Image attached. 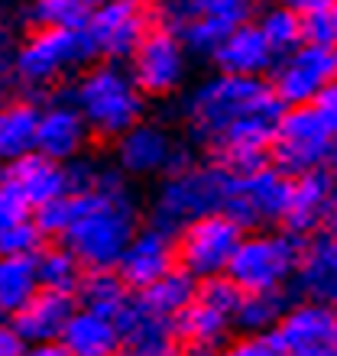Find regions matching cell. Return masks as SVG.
I'll return each mask as SVG.
<instances>
[{"label": "cell", "mask_w": 337, "mask_h": 356, "mask_svg": "<svg viewBox=\"0 0 337 356\" xmlns=\"http://www.w3.org/2000/svg\"><path fill=\"white\" fill-rule=\"evenodd\" d=\"M175 356H198V353H185V350H182V353H175Z\"/></svg>", "instance_id": "cell-47"}, {"label": "cell", "mask_w": 337, "mask_h": 356, "mask_svg": "<svg viewBox=\"0 0 337 356\" xmlns=\"http://www.w3.org/2000/svg\"><path fill=\"white\" fill-rule=\"evenodd\" d=\"M272 337L285 356H337V305L295 298Z\"/></svg>", "instance_id": "cell-15"}, {"label": "cell", "mask_w": 337, "mask_h": 356, "mask_svg": "<svg viewBox=\"0 0 337 356\" xmlns=\"http://www.w3.org/2000/svg\"><path fill=\"white\" fill-rule=\"evenodd\" d=\"M88 13L81 0H29L23 10L29 29H81Z\"/></svg>", "instance_id": "cell-34"}, {"label": "cell", "mask_w": 337, "mask_h": 356, "mask_svg": "<svg viewBox=\"0 0 337 356\" xmlns=\"http://www.w3.org/2000/svg\"><path fill=\"white\" fill-rule=\"evenodd\" d=\"M58 343L68 356H120V324L97 311L75 308Z\"/></svg>", "instance_id": "cell-24"}, {"label": "cell", "mask_w": 337, "mask_h": 356, "mask_svg": "<svg viewBox=\"0 0 337 356\" xmlns=\"http://www.w3.org/2000/svg\"><path fill=\"white\" fill-rule=\"evenodd\" d=\"M13 39H10V33H7V26L0 23V101H7V97H13Z\"/></svg>", "instance_id": "cell-39"}, {"label": "cell", "mask_w": 337, "mask_h": 356, "mask_svg": "<svg viewBox=\"0 0 337 356\" xmlns=\"http://www.w3.org/2000/svg\"><path fill=\"white\" fill-rule=\"evenodd\" d=\"M214 356H285L272 334H237Z\"/></svg>", "instance_id": "cell-37"}, {"label": "cell", "mask_w": 337, "mask_h": 356, "mask_svg": "<svg viewBox=\"0 0 337 356\" xmlns=\"http://www.w3.org/2000/svg\"><path fill=\"white\" fill-rule=\"evenodd\" d=\"M156 23V3L152 0H111L104 7H94L84 19V39L97 62H120L133 56L146 29Z\"/></svg>", "instance_id": "cell-10"}, {"label": "cell", "mask_w": 337, "mask_h": 356, "mask_svg": "<svg viewBox=\"0 0 337 356\" xmlns=\"http://www.w3.org/2000/svg\"><path fill=\"white\" fill-rule=\"evenodd\" d=\"M292 289L299 291V298L337 305V236L321 230V234L301 240Z\"/></svg>", "instance_id": "cell-21"}, {"label": "cell", "mask_w": 337, "mask_h": 356, "mask_svg": "<svg viewBox=\"0 0 337 356\" xmlns=\"http://www.w3.org/2000/svg\"><path fill=\"white\" fill-rule=\"evenodd\" d=\"M292 298L285 291H244L234 311L237 334H272L285 318Z\"/></svg>", "instance_id": "cell-29"}, {"label": "cell", "mask_w": 337, "mask_h": 356, "mask_svg": "<svg viewBox=\"0 0 337 356\" xmlns=\"http://www.w3.org/2000/svg\"><path fill=\"white\" fill-rule=\"evenodd\" d=\"M91 65L81 29H29L13 46V81L26 91H52Z\"/></svg>", "instance_id": "cell-5"}, {"label": "cell", "mask_w": 337, "mask_h": 356, "mask_svg": "<svg viewBox=\"0 0 337 356\" xmlns=\"http://www.w3.org/2000/svg\"><path fill=\"white\" fill-rule=\"evenodd\" d=\"M68 101L84 117L91 140L117 143L127 130L146 120V97L120 62H91L75 78Z\"/></svg>", "instance_id": "cell-3"}, {"label": "cell", "mask_w": 337, "mask_h": 356, "mask_svg": "<svg viewBox=\"0 0 337 356\" xmlns=\"http://www.w3.org/2000/svg\"><path fill=\"white\" fill-rule=\"evenodd\" d=\"M19 356H68V353L58 340H52V343H26Z\"/></svg>", "instance_id": "cell-42"}, {"label": "cell", "mask_w": 337, "mask_h": 356, "mask_svg": "<svg viewBox=\"0 0 337 356\" xmlns=\"http://www.w3.org/2000/svg\"><path fill=\"white\" fill-rule=\"evenodd\" d=\"M36 291V256H0V321L17 318Z\"/></svg>", "instance_id": "cell-28"}, {"label": "cell", "mask_w": 337, "mask_h": 356, "mask_svg": "<svg viewBox=\"0 0 337 356\" xmlns=\"http://www.w3.org/2000/svg\"><path fill=\"white\" fill-rule=\"evenodd\" d=\"M276 52L266 46V39L260 36V29L253 23L237 26L221 46L211 52V65L217 75H230V78H262L269 75Z\"/></svg>", "instance_id": "cell-22"}, {"label": "cell", "mask_w": 337, "mask_h": 356, "mask_svg": "<svg viewBox=\"0 0 337 356\" xmlns=\"http://www.w3.org/2000/svg\"><path fill=\"white\" fill-rule=\"evenodd\" d=\"M175 236L159 230V227L152 224H143L136 230L127 250L120 253L113 272L123 279V285L133 291V295H140L152 285V282H159L166 272L175 269Z\"/></svg>", "instance_id": "cell-17"}, {"label": "cell", "mask_w": 337, "mask_h": 356, "mask_svg": "<svg viewBox=\"0 0 337 356\" xmlns=\"http://www.w3.org/2000/svg\"><path fill=\"white\" fill-rule=\"evenodd\" d=\"M88 10H94V7H104V3H111V0H81Z\"/></svg>", "instance_id": "cell-45"}, {"label": "cell", "mask_w": 337, "mask_h": 356, "mask_svg": "<svg viewBox=\"0 0 337 356\" xmlns=\"http://www.w3.org/2000/svg\"><path fill=\"white\" fill-rule=\"evenodd\" d=\"M227 191H230V172L224 165H217L214 159H188L185 165L159 178L150 201V224L175 236L191 220H201L207 214H224Z\"/></svg>", "instance_id": "cell-4"}, {"label": "cell", "mask_w": 337, "mask_h": 356, "mask_svg": "<svg viewBox=\"0 0 337 356\" xmlns=\"http://www.w3.org/2000/svg\"><path fill=\"white\" fill-rule=\"evenodd\" d=\"M195 298L205 301V305H211V308H217V311H224L227 318L234 321V311H237V305H240V298H244V291L237 289L227 275H217V279L198 282V295H195Z\"/></svg>", "instance_id": "cell-36"}, {"label": "cell", "mask_w": 337, "mask_h": 356, "mask_svg": "<svg viewBox=\"0 0 337 356\" xmlns=\"http://www.w3.org/2000/svg\"><path fill=\"white\" fill-rule=\"evenodd\" d=\"M266 0H166L156 17L175 29L191 56L211 58L237 26L253 23Z\"/></svg>", "instance_id": "cell-7"}, {"label": "cell", "mask_w": 337, "mask_h": 356, "mask_svg": "<svg viewBox=\"0 0 337 356\" xmlns=\"http://www.w3.org/2000/svg\"><path fill=\"white\" fill-rule=\"evenodd\" d=\"M3 188L26 207L29 214H36L58 197L72 195V172L62 162L29 152L23 159H13L3 165Z\"/></svg>", "instance_id": "cell-16"}, {"label": "cell", "mask_w": 337, "mask_h": 356, "mask_svg": "<svg viewBox=\"0 0 337 356\" xmlns=\"http://www.w3.org/2000/svg\"><path fill=\"white\" fill-rule=\"evenodd\" d=\"M299 250L301 240L282 227L246 230L224 275L240 291H289L299 269Z\"/></svg>", "instance_id": "cell-6"}, {"label": "cell", "mask_w": 337, "mask_h": 356, "mask_svg": "<svg viewBox=\"0 0 337 356\" xmlns=\"http://www.w3.org/2000/svg\"><path fill=\"white\" fill-rule=\"evenodd\" d=\"M78 301L72 295H58V291H42L39 289L33 298L19 308V314L10 324L17 327L23 343H52L62 337L68 318L75 314Z\"/></svg>", "instance_id": "cell-23"}, {"label": "cell", "mask_w": 337, "mask_h": 356, "mask_svg": "<svg viewBox=\"0 0 337 356\" xmlns=\"http://www.w3.org/2000/svg\"><path fill=\"white\" fill-rule=\"evenodd\" d=\"M311 111L318 113L321 117V123H324V127H328L331 130V136H334L337 140V78L334 81H331V85H324L318 91V97H315V101L308 104Z\"/></svg>", "instance_id": "cell-38"}, {"label": "cell", "mask_w": 337, "mask_h": 356, "mask_svg": "<svg viewBox=\"0 0 337 356\" xmlns=\"http://www.w3.org/2000/svg\"><path fill=\"white\" fill-rule=\"evenodd\" d=\"M127 72L146 101H166L188 85L191 52L175 29L156 17V23L140 39V46L127 58Z\"/></svg>", "instance_id": "cell-8"}, {"label": "cell", "mask_w": 337, "mask_h": 356, "mask_svg": "<svg viewBox=\"0 0 337 356\" xmlns=\"http://www.w3.org/2000/svg\"><path fill=\"white\" fill-rule=\"evenodd\" d=\"M0 185H3V162H0Z\"/></svg>", "instance_id": "cell-46"}, {"label": "cell", "mask_w": 337, "mask_h": 356, "mask_svg": "<svg viewBox=\"0 0 337 356\" xmlns=\"http://www.w3.org/2000/svg\"><path fill=\"white\" fill-rule=\"evenodd\" d=\"M334 78H337L334 49L301 42L299 49H292V52H285V56L272 62L269 75H266V88L285 111V107H308L318 97L321 88L331 85Z\"/></svg>", "instance_id": "cell-14"}, {"label": "cell", "mask_w": 337, "mask_h": 356, "mask_svg": "<svg viewBox=\"0 0 337 356\" xmlns=\"http://www.w3.org/2000/svg\"><path fill=\"white\" fill-rule=\"evenodd\" d=\"M230 334H234V321L198 298L175 318V337L185 353H217L230 340Z\"/></svg>", "instance_id": "cell-25"}, {"label": "cell", "mask_w": 337, "mask_h": 356, "mask_svg": "<svg viewBox=\"0 0 337 356\" xmlns=\"http://www.w3.org/2000/svg\"><path fill=\"white\" fill-rule=\"evenodd\" d=\"M301 19V36L311 46L337 49V0H282Z\"/></svg>", "instance_id": "cell-33"}, {"label": "cell", "mask_w": 337, "mask_h": 356, "mask_svg": "<svg viewBox=\"0 0 337 356\" xmlns=\"http://www.w3.org/2000/svg\"><path fill=\"white\" fill-rule=\"evenodd\" d=\"M253 26L260 29V36L266 39V46L276 52V58L285 56V52H292V49H299L301 42H305L299 13H295L289 3H282V0L262 3L260 13L253 17Z\"/></svg>", "instance_id": "cell-30"}, {"label": "cell", "mask_w": 337, "mask_h": 356, "mask_svg": "<svg viewBox=\"0 0 337 356\" xmlns=\"http://www.w3.org/2000/svg\"><path fill=\"white\" fill-rule=\"evenodd\" d=\"M334 143L337 140L331 136V130L311 107H285L276 120V130H272L269 162L289 178L315 169H328Z\"/></svg>", "instance_id": "cell-9"}, {"label": "cell", "mask_w": 337, "mask_h": 356, "mask_svg": "<svg viewBox=\"0 0 337 356\" xmlns=\"http://www.w3.org/2000/svg\"><path fill=\"white\" fill-rule=\"evenodd\" d=\"M324 234L337 236V195H334V201H331V211H328V217H324Z\"/></svg>", "instance_id": "cell-43"}, {"label": "cell", "mask_w": 337, "mask_h": 356, "mask_svg": "<svg viewBox=\"0 0 337 356\" xmlns=\"http://www.w3.org/2000/svg\"><path fill=\"white\" fill-rule=\"evenodd\" d=\"M195 295H198V282L188 275L185 269H172V272H166L159 282H152L146 291H140L136 298L146 305L150 311H156V314H162V318H172L175 321L182 311L195 301Z\"/></svg>", "instance_id": "cell-31"}, {"label": "cell", "mask_w": 337, "mask_h": 356, "mask_svg": "<svg viewBox=\"0 0 337 356\" xmlns=\"http://www.w3.org/2000/svg\"><path fill=\"white\" fill-rule=\"evenodd\" d=\"M292 178L279 172L272 162L250 172H230L227 211L244 230H269L282 227L285 201H289Z\"/></svg>", "instance_id": "cell-13"}, {"label": "cell", "mask_w": 337, "mask_h": 356, "mask_svg": "<svg viewBox=\"0 0 337 356\" xmlns=\"http://www.w3.org/2000/svg\"><path fill=\"white\" fill-rule=\"evenodd\" d=\"M328 172L334 175V181H337V143H334V152H331V159H328Z\"/></svg>", "instance_id": "cell-44"}, {"label": "cell", "mask_w": 337, "mask_h": 356, "mask_svg": "<svg viewBox=\"0 0 337 356\" xmlns=\"http://www.w3.org/2000/svg\"><path fill=\"white\" fill-rule=\"evenodd\" d=\"M120 356H175L182 353L175 337V321L150 311L140 298L130 301V308L120 318Z\"/></svg>", "instance_id": "cell-20"}, {"label": "cell", "mask_w": 337, "mask_h": 356, "mask_svg": "<svg viewBox=\"0 0 337 356\" xmlns=\"http://www.w3.org/2000/svg\"><path fill=\"white\" fill-rule=\"evenodd\" d=\"M334 195H337V181L328 169H315V172H305V175H295L289 185L282 230L292 236H299V240H308V236L321 234Z\"/></svg>", "instance_id": "cell-19"}, {"label": "cell", "mask_w": 337, "mask_h": 356, "mask_svg": "<svg viewBox=\"0 0 337 356\" xmlns=\"http://www.w3.org/2000/svg\"><path fill=\"white\" fill-rule=\"evenodd\" d=\"M91 143L88 123L78 113V107L68 97L39 104V123H36V152L46 159H56L62 165H72L81 159Z\"/></svg>", "instance_id": "cell-18"}, {"label": "cell", "mask_w": 337, "mask_h": 356, "mask_svg": "<svg viewBox=\"0 0 337 356\" xmlns=\"http://www.w3.org/2000/svg\"><path fill=\"white\" fill-rule=\"evenodd\" d=\"M244 234L246 230L230 214H207L201 220H191L175 234L178 269H185L195 282L224 275Z\"/></svg>", "instance_id": "cell-11"}, {"label": "cell", "mask_w": 337, "mask_h": 356, "mask_svg": "<svg viewBox=\"0 0 337 356\" xmlns=\"http://www.w3.org/2000/svg\"><path fill=\"white\" fill-rule=\"evenodd\" d=\"M42 246H46V236L33 214H19L0 224V256H39Z\"/></svg>", "instance_id": "cell-35"}, {"label": "cell", "mask_w": 337, "mask_h": 356, "mask_svg": "<svg viewBox=\"0 0 337 356\" xmlns=\"http://www.w3.org/2000/svg\"><path fill=\"white\" fill-rule=\"evenodd\" d=\"M136 298L123 279L113 269H91L84 272L81 285H78V308L97 311V314H107V318H120L123 311L130 308V301Z\"/></svg>", "instance_id": "cell-27"}, {"label": "cell", "mask_w": 337, "mask_h": 356, "mask_svg": "<svg viewBox=\"0 0 337 356\" xmlns=\"http://www.w3.org/2000/svg\"><path fill=\"white\" fill-rule=\"evenodd\" d=\"M334 58H337V49H334Z\"/></svg>", "instance_id": "cell-48"}, {"label": "cell", "mask_w": 337, "mask_h": 356, "mask_svg": "<svg viewBox=\"0 0 337 356\" xmlns=\"http://www.w3.org/2000/svg\"><path fill=\"white\" fill-rule=\"evenodd\" d=\"M36 279L42 291H58V295H78V285L84 279V266L65 246H42L36 256Z\"/></svg>", "instance_id": "cell-32"}, {"label": "cell", "mask_w": 337, "mask_h": 356, "mask_svg": "<svg viewBox=\"0 0 337 356\" xmlns=\"http://www.w3.org/2000/svg\"><path fill=\"white\" fill-rule=\"evenodd\" d=\"M33 220L46 240L65 246L84 266V272H91L117 266L127 243L143 227V207L130 181L113 165H104L91 188L52 201L36 211Z\"/></svg>", "instance_id": "cell-2"}, {"label": "cell", "mask_w": 337, "mask_h": 356, "mask_svg": "<svg viewBox=\"0 0 337 356\" xmlns=\"http://www.w3.org/2000/svg\"><path fill=\"white\" fill-rule=\"evenodd\" d=\"M19 214H29V211L10 195L7 188L0 185V224H7V220H13V217H19Z\"/></svg>", "instance_id": "cell-41"}, {"label": "cell", "mask_w": 337, "mask_h": 356, "mask_svg": "<svg viewBox=\"0 0 337 356\" xmlns=\"http://www.w3.org/2000/svg\"><path fill=\"white\" fill-rule=\"evenodd\" d=\"M36 123H39L36 101H29V97L0 101V162L3 165L36 152Z\"/></svg>", "instance_id": "cell-26"}, {"label": "cell", "mask_w": 337, "mask_h": 356, "mask_svg": "<svg viewBox=\"0 0 337 356\" xmlns=\"http://www.w3.org/2000/svg\"><path fill=\"white\" fill-rule=\"evenodd\" d=\"M279 101L262 78L207 75L185 91L182 120L188 136L227 172H250L269 162Z\"/></svg>", "instance_id": "cell-1"}, {"label": "cell", "mask_w": 337, "mask_h": 356, "mask_svg": "<svg viewBox=\"0 0 337 356\" xmlns=\"http://www.w3.org/2000/svg\"><path fill=\"white\" fill-rule=\"evenodd\" d=\"M191 159L188 146L162 120H140L113 143V169L130 178H162Z\"/></svg>", "instance_id": "cell-12"}, {"label": "cell", "mask_w": 337, "mask_h": 356, "mask_svg": "<svg viewBox=\"0 0 337 356\" xmlns=\"http://www.w3.org/2000/svg\"><path fill=\"white\" fill-rule=\"evenodd\" d=\"M23 337L17 334V327L10 321H0V356H19L23 353Z\"/></svg>", "instance_id": "cell-40"}]
</instances>
